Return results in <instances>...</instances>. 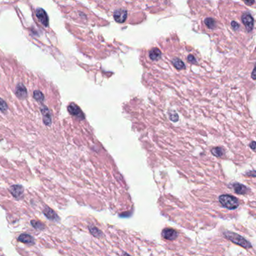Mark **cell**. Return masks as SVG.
Instances as JSON below:
<instances>
[{
    "instance_id": "cell-9",
    "label": "cell",
    "mask_w": 256,
    "mask_h": 256,
    "mask_svg": "<svg viewBox=\"0 0 256 256\" xmlns=\"http://www.w3.org/2000/svg\"><path fill=\"white\" fill-rule=\"evenodd\" d=\"M67 109H68L69 113L71 115H73V116H77V117L80 118H84V115H83V113H82L80 108H79L77 105L74 104V103H71V104L69 105Z\"/></svg>"
},
{
    "instance_id": "cell-6",
    "label": "cell",
    "mask_w": 256,
    "mask_h": 256,
    "mask_svg": "<svg viewBox=\"0 0 256 256\" xmlns=\"http://www.w3.org/2000/svg\"><path fill=\"white\" fill-rule=\"evenodd\" d=\"M41 112L43 115V121H44V123L46 125H47V126L51 124L52 117L50 109H49L47 106H42L41 107Z\"/></svg>"
},
{
    "instance_id": "cell-11",
    "label": "cell",
    "mask_w": 256,
    "mask_h": 256,
    "mask_svg": "<svg viewBox=\"0 0 256 256\" xmlns=\"http://www.w3.org/2000/svg\"><path fill=\"white\" fill-rule=\"evenodd\" d=\"M16 95L20 99H23L27 95V90L23 84H18L16 87Z\"/></svg>"
},
{
    "instance_id": "cell-23",
    "label": "cell",
    "mask_w": 256,
    "mask_h": 256,
    "mask_svg": "<svg viewBox=\"0 0 256 256\" xmlns=\"http://www.w3.org/2000/svg\"><path fill=\"white\" fill-rule=\"evenodd\" d=\"M231 26L233 27V29H234V30H237L238 29H239L240 26H239V24L237 23L235 21H232V22H231Z\"/></svg>"
},
{
    "instance_id": "cell-2",
    "label": "cell",
    "mask_w": 256,
    "mask_h": 256,
    "mask_svg": "<svg viewBox=\"0 0 256 256\" xmlns=\"http://www.w3.org/2000/svg\"><path fill=\"white\" fill-rule=\"evenodd\" d=\"M219 201L224 208L229 210H234L239 206V201L236 197L230 195H222L219 198Z\"/></svg>"
},
{
    "instance_id": "cell-1",
    "label": "cell",
    "mask_w": 256,
    "mask_h": 256,
    "mask_svg": "<svg viewBox=\"0 0 256 256\" xmlns=\"http://www.w3.org/2000/svg\"><path fill=\"white\" fill-rule=\"evenodd\" d=\"M223 234L227 239L229 240L230 241H231V242L234 243V244L243 247V248L246 249L252 248V244H250L246 239H245L244 237H242V236L240 235V234H237V233L227 231H225V232L223 233Z\"/></svg>"
},
{
    "instance_id": "cell-12",
    "label": "cell",
    "mask_w": 256,
    "mask_h": 256,
    "mask_svg": "<svg viewBox=\"0 0 256 256\" xmlns=\"http://www.w3.org/2000/svg\"><path fill=\"white\" fill-rule=\"evenodd\" d=\"M17 240L21 243H23L26 244H34V238L31 235L27 234H22L18 237Z\"/></svg>"
},
{
    "instance_id": "cell-28",
    "label": "cell",
    "mask_w": 256,
    "mask_h": 256,
    "mask_svg": "<svg viewBox=\"0 0 256 256\" xmlns=\"http://www.w3.org/2000/svg\"><path fill=\"white\" fill-rule=\"evenodd\" d=\"M122 256H130V255H129V254H127V253L124 252V253H123V255H122Z\"/></svg>"
},
{
    "instance_id": "cell-26",
    "label": "cell",
    "mask_w": 256,
    "mask_h": 256,
    "mask_svg": "<svg viewBox=\"0 0 256 256\" xmlns=\"http://www.w3.org/2000/svg\"><path fill=\"white\" fill-rule=\"evenodd\" d=\"M250 147H251V148L252 149V150L255 151H256V142H251V144H250Z\"/></svg>"
},
{
    "instance_id": "cell-15",
    "label": "cell",
    "mask_w": 256,
    "mask_h": 256,
    "mask_svg": "<svg viewBox=\"0 0 256 256\" xmlns=\"http://www.w3.org/2000/svg\"><path fill=\"white\" fill-rule=\"evenodd\" d=\"M89 228L91 234H92L94 237L99 238V237H101L102 236H103V233H102V231H100V229H98L97 228H96L95 226H89Z\"/></svg>"
},
{
    "instance_id": "cell-10",
    "label": "cell",
    "mask_w": 256,
    "mask_h": 256,
    "mask_svg": "<svg viewBox=\"0 0 256 256\" xmlns=\"http://www.w3.org/2000/svg\"><path fill=\"white\" fill-rule=\"evenodd\" d=\"M43 212H44V215L46 216V217H47V218H48L49 219H50V220L58 221L59 219V217L57 216V214H56V212H55L53 210H52L51 208H48V207L45 208V209L44 210Z\"/></svg>"
},
{
    "instance_id": "cell-16",
    "label": "cell",
    "mask_w": 256,
    "mask_h": 256,
    "mask_svg": "<svg viewBox=\"0 0 256 256\" xmlns=\"http://www.w3.org/2000/svg\"><path fill=\"white\" fill-rule=\"evenodd\" d=\"M33 97L38 102H43L44 98V94H43V93L41 92V91H34V93H33Z\"/></svg>"
},
{
    "instance_id": "cell-13",
    "label": "cell",
    "mask_w": 256,
    "mask_h": 256,
    "mask_svg": "<svg viewBox=\"0 0 256 256\" xmlns=\"http://www.w3.org/2000/svg\"><path fill=\"white\" fill-rule=\"evenodd\" d=\"M234 189L236 193L241 194V195L246 193L247 191H248L247 188L244 185L241 184H234Z\"/></svg>"
},
{
    "instance_id": "cell-25",
    "label": "cell",
    "mask_w": 256,
    "mask_h": 256,
    "mask_svg": "<svg viewBox=\"0 0 256 256\" xmlns=\"http://www.w3.org/2000/svg\"><path fill=\"white\" fill-rule=\"evenodd\" d=\"M188 61H190V62H192V63L195 62V58H194V56H191V55H190V56H188Z\"/></svg>"
},
{
    "instance_id": "cell-3",
    "label": "cell",
    "mask_w": 256,
    "mask_h": 256,
    "mask_svg": "<svg viewBox=\"0 0 256 256\" xmlns=\"http://www.w3.org/2000/svg\"><path fill=\"white\" fill-rule=\"evenodd\" d=\"M242 22L245 26L246 29L248 31H251L254 26V20L252 15L249 13H245L242 16Z\"/></svg>"
},
{
    "instance_id": "cell-22",
    "label": "cell",
    "mask_w": 256,
    "mask_h": 256,
    "mask_svg": "<svg viewBox=\"0 0 256 256\" xmlns=\"http://www.w3.org/2000/svg\"><path fill=\"white\" fill-rule=\"evenodd\" d=\"M170 118H171V120L173 121H178V116H177L176 113H172H172H170Z\"/></svg>"
},
{
    "instance_id": "cell-17",
    "label": "cell",
    "mask_w": 256,
    "mask_h": 256,
    "mask_svg": "<svg viewBox=\"0 0 256 256\" xmlns=\"http://www.w3.org/2000/svg\"><path fill=\"white\" fill-rule=\"evenodd\" d=\"M172 64H173V65L175 66L177 69H179V70L185 67L184 62H183L181 60H180L179 59H175L174 60H172Z\"/></svg>"
},
{
    "instance_id": "cell-5",
    "label": "cell",
    "mask_w": 256,
    "mask_h": 256,
    "mask_svg": "<svg viewBox=\"0 0 256 256\" xmlns=\"http://www.w3.org/2000/svg\"><path fill=\"white\" fill-rule=\"evenodd\" d=\"M162 235L165 239L174 241L178 237V232L172 228H165L162 230Z\"/></svg>"
},
{
    "instance_id": "cell-20",
    "label": "cell",
    "mask_w": 256,
    "mask_h": 256,
    "mask_svg": "<svg viewBox=\"0 0 256 256\" xmlns=\"http://www.w3.org/2000/svg\"><path fill=\"white\" fill-rule=\"evenodd\" d=\"M212 153L213 154L215 155L216 157H219L222 156L224 154V151L222 150L221 148H214L212 150Z\"/></svg>"
},
{
    "instance_id": "cell-8",
    "label": "cell",
    "mask_w": 256,
    "mask_h": 256,
    "mask_svg": "<svg viewBox=\"0 0 256 256\" xmlns=\"http://www.w3.org/2000/svg\"><path fill=\"white\" fill-rule=\"evenodd\" d=\"M10 192L16 198H20L23 195L24 189L21 185H13L10 187Z\"/></svg>"
},
{
    "instance_id": "cell-21",
    "label": "cell",
    "mask_w": 256,
    "mask_h": 256,
    "mask_svg": "<svg viewBox=\"0 0 256 256\" xmlns=\"http://www.w3.org/2000/svg\"><path fill=\"white\" fill-rule=\"evenodd\" d=\"M7 109H8V104L5 100L0 98V110L2 112H5Z\"/></svg>"
},
{
    "instance_id": "cell-27",
    "label": "cell",
    "mask_w": 256,
    "mask_h": 256,
    "mask_svg": "<svg viewBox=\"0 0 256 256\" xmlns=\"http://www.w3.org/2000/svg\"><path fill=\"white\" fill-rule=\"evenodd\" d=\"M244 1L246 3L248 4V5H252L255 2V0H244Z\"/></svg>"
},
{
    "instance_id": "cell-19",
    "label": "cell",
    "mask_w": 256,
    "mask_h": 256,
    "mask_svg": "<svg viewBox=\"0 0 256 256\" xmlns=\"http://www.w3.org/2000/svg\"><path fill=\"white\" fill-rule=\"evenodd\" d=\"M205 23L210 29H214L215 27V20L212 18H207L205 20Z\"/></svg>"
},
{
    "instance_id": "cell-7",
    "label": "cell",
    "mask_w": 256,
    "mask_h": 256,
    "mask_svg": "<svg viewBox=\"0 0 256 256\" xmlns=\"http://www.w3.org/2000/svg\"><path fill=\"white\" fill-rule=\"evenodd\" d=\"M113 16H114V19L116 20V22L122 23L126 20L127 17V12L126 10L119 9L115 11Z\"/></svg>"
},
{
    "instance_id": "cell-4",
    "label": "cell",
    "mask_w": 256,
    "mask_h": 256,
    "mask_svg": "<svg viewBox=\"0 0 256 256\" xmlns=\"http://www.w3.org/2000/svg\"><path fill=\"white\" fill-rule=\"evenodd\" d=\"M35 14L38 20H39L44 26H47L49 23V19L46 11H44V9H42V8H38V9H36Z\"/></svg>"
},
{
    "instance_id": "cell-24",
    "label": "cell",
    "mask_w": 256,
    "mask_h": 256,
    "mask_svg": "<svg viewBox=\"0 0 256 256\" xmlns=\"http://www.w3.org/2000/svg\"><path fill=\"white\" fill-rule=\"evenodd\" d=\"M252 78L253 80H256V64L255 65L254 69H253L252 73Z\"/></svg>"
},
{
    "instance_id": "cell-14",
    "label": "cell",
    "mask_w": 256,
    "mask_h": 256,
    "mask_svg": "<svg viewBox=\"0 0 256 256\" xmlns=\"http://www.w3.org/2000/svg\"><path fill=\"white\" fill-rule=\"evenodd\" d=\"M161 52L157 48H154L149 53V56L152 60H157L160 57Z\"/></svg>"
},
{
    "instance_id": "cell-18",
    "label": "cell",
    "mask_w": 256,
    "mask_h": 256,
    "mask_svg": "<svg viewBox=\"0 0 256 256\" xmlns=\"http://www.w3.org/2000/svg\"><path fill=\"white\" fill-rule=\"evenodd\" d=\"M31 224L34 228L38 230H43L44 228V225L41 222L38 220H32L31 222Z\"/></svg>"
}]
</instances>
